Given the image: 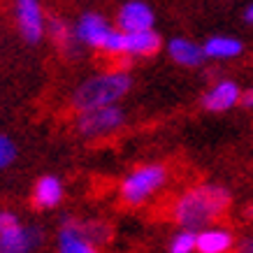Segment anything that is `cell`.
Returning <instances> with one entry per match:
<instances>
[{
	"instance_id": "obj_11",
	"label": "cell",
	"mask_w": 253,
	"mask_h": 253,
	"mask_svg": "<svg viewBox=\"0 0 253 253\" xmlns=\"http://www.w3.org/2000/svg\"><path fill=\"white\" fill-rule=\"evenodd\" d=\"M163 46L161 35L154 28L146 31H123V56H154Z\"/></svg>"
},
{
	"instance_id": "obj_22",
	"label": "cell",
	"mask_w": 253,
	"mask_h": 253,
	"mask_svg": "<svg viewBox=\"0 0 253 253\" xmlns=\"http://www.w3.org/2000/svg\"><path fill=\"white\" fill-rule=\"evenodd\" d=\"M237 251H242V253H253V237L242 239V242L237 244Z\"/></svg>"
},
{
	"instance_id": "obj_24",
	"label": "cell",
	"mask_w": 253,
	"mask_h": 253,
	"mask_svg": "<svg viewBox=\"0 0 253 253\" xmlns=\"http://www.w3.org/2000/svg\"><path fill=\"white\" fill-rule=\"evenodd\" d=\"M249 216H251V218H253V207H251V209H249Z\"/></svg>"
},
{
	"instance_id": "obj_16",
	"label": "cell",
	"mask_w": 253,
	"mask_h": 253,
	"mask_svg": "<svg viewBox=\"0 0 253 253\" xmlns=\"http://www.w3.org/2000/svg\"><path fill=\"white\" fill-rule=\"evenodd\" d=\"M49 35L54 38V42L61 46L63 51L68 56H77V31H75V26H70L68 21H63V19H49Z\"/></svg>"
},
{
	"instance_id": "obj_1",
	"label": "cell",
	"mask_w": 253,
	"mask_h": 253,
	"mask_svg": "<svg viewBox=\"0 0 253 253\" xmlns=\"http://www.w3.org/2000/svg\"><path fill=\"white\" fill-rule=\"evenodd\" d=\"M232 205V195L225 186L200 184L181 193L172 205V221L179 228L202 230L218 221Z\"/></svg>"
},
{
	"instance_id": "obj_17",
	"label": "cell",
	"mask_w": 253,
	"mask_h": 253,
	"mask_svg": "<svg viewBox=\"0 0 253 253\" xmlns=\"http://www.w3.org/2000/svg\"><path fill=\"white\" fill-rule=\"evenodd\" d=\"M168 251L169 253H193V251H198V230L181 228L174 237L169 239Z\"/></svg>"
},
{
	"instance_id": "obj_6",
	"label": "cell",
	"mask_w": 253,
	"mask_h": 253,
	"mask_svg": "<svg viewBox=\"0 0 253 253\" xmlns=\"http://www.w3.org/2000/svg\"><path fill=\"white\" fill-rule=\"evenodd\" d=\"M42 242L44 237L40 228H23L21 223H16L0 232V253H28L42 246Z\"/></svg>"
},
{
	"instance_id": "obj_4",
	"label": "cell",
	"mask_w": 253,
	"mask_h": 253,
	"mask_svg": "<svg viewBox=\"0 0 253 253\" xmlns=\"http://www.w3.org/2000/svg\"><path fill=\"white\" fill-rule=\"evenodd\" d=\"M126 121L121 107L116 105H105V107L86 109L82 112V116L77 119V130L84 137H100V135H109L116 132Z\"/></svg>"
},
{
	"instance_id": "obj_21",
	"label": "cell",
	"mask_w": 253,
	"mask_h": 253,
	"mask_svg": "<svg viewBox=\"0 0 253 253\" xmlns=\"http://www.w3.org/2000/svg\"><path fill=\"white\" fill-rule=\"evenodd\" d=\"M239 105L246 107V109H253V86L249 88V91L242 93V102H239Z\"/></svg>"
},
{
	"instance_id": "obj_23",
	"label": "cell",
	"mask_w": 253,
	"mask_h": 253,
	"mask_svg": "<svg viewBox=\"0 0 253 253\" xmlns=\"http://www.w3.org/2000/svg\"><path fill=\"white\" fill-rule=\"evenodd\" d=\"M242 19H244L249 26H253V0L244 7V12H242Z\"/></svg>"
},
{
	"instance_id": "obj_10",
	"label": "cell",
	"mask_w": 253,
	"mask_h": 253,
	"mask_svg": "<svg viewBox=\"0 0 253 253\" xmlns=\"http://www.w3.org/2000/svg\"><path fill=\"white\" fill-rule=\"evenodd\" d=\"M58 251H63V253H95L98 246L86 239L79 221H72V218L65 216L61 221V232H58Z\"/></svg>"
},
{
	"instance_id": "obj_8",
	"label": "cell",
	"mask_w": 253,
	"mask_h": 253,
	"mask_svg": "<svg viewBox=\"0 0 253 253\" xmlns=\"http://www.w3.org/2000/svg\"><path fill=\"white\" fill-rule=\"evenodd\" d=\"M75 31H77V38L82 44L102 51V46H105V42H107V38L112 35L114 28L109 26V21L102 14H98V12H86L77 21Z\"/></svg>"
},
{
	"instance_id": "obj_13",
	"label": "cell",
	"mask_w": 253,
	"mask_h": 253,
	"mask_svg": "<svg viewBox=\"0 0 253 253\" xmlns=\"http://www.w3.org/2000/svg\"><path fill=\"white\" fill-rule=\"evenodd\" d=\"M235 246V237L228 228L207 225L198 230V251L200 253H228Z\"/></svg>"
},
{
	"instance_id": "obj_5",
	"label": "cell",
	"mask_w": 253,
	"mask_h": 253,
	"mask_svg": "<svg viewBox=\"0 0 253 253\" xmlns=\"http://www.w3.org/2000/svg\"><path fill=\"white\" fill-rule=\"evenodd\" d=\"M14 12H16V23H19V31H21L23 40L28 44H38L46 28L40 0H14Z\"/></svg>"
},
{
	"instance_id": "obj_2",
	"label": "cell",
	"mask_w": 253,
	"mask_h": 253,
	"mask_svg": "<svg viewBox=\"0 0 253 253\" xmlns=\"http://www.w3.org/2000/svg\"><path fill=\"white\" fill-rule=\"evenodd\" d=\"M132 88V79L128 72H105L95 77L86 79L84 84H79L72 93V107L77 112L86 109L105 107V105H116L121 98L128 95Z\"/></svg>"
},
{
	"instance_id": "obj_9",
	"label": "cell",
	"mask_w": 253,
	"mask_h": 253,
	"mask_svg": "<svg viewBox=\"0 0 253 253\" xmlns=\"http://www.w3.org/2000/svg\"><path fill=\"white\" fill-rule=\"evenodd\" d=\"M242 102V88L232 79H221L202 95V107L207 112H228Z\"/></svg>"
},
{
	"instance_id": "obj_15",
	"label": "cell",
	"mask_w": 253,
	"mask_h": 253,
	"mask_svg": "<svg viewBox=\"0 0 253 253\" xmlns=\"http://www.w3.org/2000/svg\"><path fill=\"white\" fill-rule=\"evenodd\" d=\"M202 49H205L207 58L230 61V58H239L244 54V42L239 38H232V35H214L202 44Z\"/></svg>"
},
{
	"instance_id": "obj_14",
	"label": "cell",
	"mask_w": 253,
	"mask_h": 253,
	"mask_svg": "<svg viewBox=\"0 0 253 253\" xmlns=\"http://www.w3.org/2000/svg\"><path fill=\"white\" fill-rule=\"evenodd\" d=\"M63 200V184L61 179L54 174L40 176L33 188V205L40 209H54L61 205Z\"/></svg>"
},
{
	"instance_id": "obj_18",
	"label": "cell",
	"mask_w": 253,
	"mask_h": 253,
	"mask_svg": "<svg viewBox=\"0 0 253 253\" xmlns=\"http://www.w3.org/2000/svg\"><path fill=\"white\" fill-rule=\"evenodd\" d=\"M82 225V230H84L86 239L93 242L95 246H105L112 239V228H109L107 223L102 221H88V223H79Z\"/></svg>"
},
{
	"instance_id": "obj_7",
	"label": "cell",
	"mask_w": 253,
	"mask_h": 253,
	"mask_svg": "<svg viewBox=\"0 0 253 253\" xmlns=\"http://www.w3.org/2000/svg\"><path fill=\"white\" fill-rule=\"evenodd\" d=\"M116 23H119V28L126 33L154 28V23H156L154 7H151L149 2H144V0H128V2H123V7L119 9Z\"/></svg>"
},
{
	"instance_id": "obj_20",
	"label": "cell",
	"mask_w": 253,
	"mask_h": 253,
	"mask_svg": "<svg viewBox=\"0 0 253 253\" xmlns=\"http://www.w3.org/2000/svg\"><path fill=\"white\" fill-rule=\"evenodd\" d=\"M16 223H19V218H16L12 211H0V232L12 228V225H16Z\"/></svg>"
},
{
	"instance_id": "obj_3",
	"label": "cell",
	"mask_w": 253,
	"mask_h": 253,
	"mask_svg": "<svg viewBox=\"0 0 253 253\" xmlns=\"http://www.w3.org/2000/svg\"><path fill=\"white\" fill-rule=\"evenodd\" d=\"M168 181V169L151 163V165H142V168L132 169L130 174L123 179L121 184V200L130 207L144 205L149 198H154Z\"/></svg>"
},
{
	"instance_id": "obj_12",
	"label": "cell",
	"mask_w": 253,
	"mask_h": 253,
	"mask_svg": "<svg viewBox=\"0 0 253 253\" xmlns=\"http://www.w3.org/2000/svg\"><path fill=\"white\" fill-rule=\"evenodd\" d=\"M168 54L176 65H184V68H200L202 63L207 61L205 49L202 44H195L188 38H174L168 42Z\"/></svg>"
},
{
	"instance_id": "obj_19",
	"label": "cell",
	"mask_w": 253,
	"mask_h": 253,
	"mask_svg": "<svg viewBox=\"0 0 253 253\" xmlns=\"http://www.w3.org/2000/svg\"><path fill=\"white\" fill-rule=\"evenodd\" d=\"M16 161V146L7 135H0V169L9 168Z\"/></svg>"
}]
</instances>
